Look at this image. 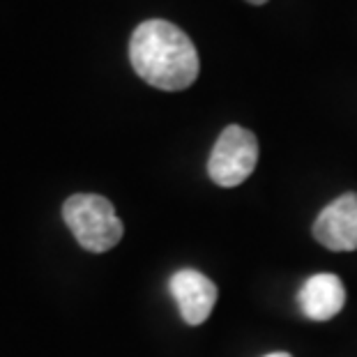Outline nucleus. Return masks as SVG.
Listing matches in <instances>:
<instances>
[{"instance_id":"6e6552de","label":"nucleus","mask_w":357,"mask_h":357,"mask_svg":"<svg viewBox=\"0 0 357 357\" xmlns=\"http://www.w3.org/2000/svg\"><path fill=\"white\" fill-rule=\"evenodd\" d=\"M247 3H252V5H265L268 0H247Z\"/></svg>"},{"instance_id":"0eeeda50","label":"nucleus","mask_w":357,"mask_h":357,"mask_svg":"<svg viewBox=\"0 0 357 357\" xmlns=\"http://www.w3.org/2000/svg\"><path fill=\"white\" fill-rule=\"evenodd\" d=\"M265 357H291L288 353H270V355H265Z\"/></svg>"},{"instance_id":"7ed1b4c3","label":"nucleus","mask_w":357,"mask_h":357,"mask_svg":"<svg viewBox=\"0 0 357 357\" xmlns=\"http://www.w3.org/2000/svg\"><path fill=\"white\" fill-rule=\"evenodd\" d=\"M258 162V141L254 132L229 125L219 134L208 159L210 180L219 187H238L254 173Z\"/></svg>"},{"instance_id":"20e7f679","label":"nucleus","mask_w":357,"mask_h":357,"mask_svg":"<svg viewBox=\"0 0 357 357\" xmlns=\"http://www.w3.org/2000/svg\"><path fill=\"white\" fill-rule=\"evenodd\" d=\"M314 238L330 252H355L357 192H348L325 205L314 222Z\"/></svg>"},{"instance_id":"f03ea898","label":"nucleus","mask_w":357,"mask_h":357,"mask_svg":"<svg viewBox=\"0 0 357 357\" xmlns=\"http://www.w3.org/2000/svg\"><path fill=\"white\" fill-rule=\"evenodd\" d=\"M67 229L86 252L104 254L123 240V222L109 199L100 194H74L63 205Z\"/></svg>"},{"instance_id":"f257e3e1","label":"nucleus","mask_w":357,"mask_h":357,"mask_svg":"<svg viewBox=\"0 0 357 357\" xmlns=\"http://www.w3.org/2000/svg\"><path fill=\"white\" fill-rule=\"evenodd\" d=\"M134 72L159 90H185L199 79V51L185 30L164 19H150L134 30L129 42Z\"/></svg>"},{"instance_id":"39448f33","label":"nucleus","mask_w":357,"mask_h":357,"mask_svg":"<svg viewBox=\"0 0 357 357\" xmlns=\"http://www.w3.org/2000/svg\"><path fill=\"white\" fill-rule=\"evenodd\" d=\"M171 295L176 300L182 321L201 325L210 318L217 302V286L199 270H178L171 277Z\"/></svg>"},{"instance_id":"423d86ee","label":"nucleus","mask_w":357,"mask_h":357,"mask_svg":"<svg viewBox=\"0 0 357 357\" xmlns=\"http://www.w3.org/2000/svg\"><path fill=\"white\" fill-rule=\"evenodd\" d=\"M300 311L309 321L325 323L339 316V311L346 305V288L344 281L330 272H321V275L309 277L302 284L298 293Z\"/></svg>"}]
</instances>
